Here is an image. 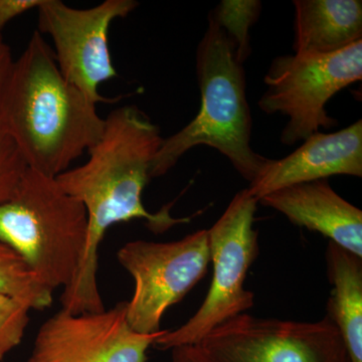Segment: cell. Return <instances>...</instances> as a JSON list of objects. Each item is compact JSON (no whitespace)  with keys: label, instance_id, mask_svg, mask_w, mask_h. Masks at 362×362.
I'll return each instance as SVG.
<instances>
[{"label":"cell","instance_id":"cell-10","mask_svg":"<svg viewBox=\"0 0 362 362\" xmlns=\"http://www.w3.org/2000/svg\"><path fill=\"white\" fill-rule=\"evenodd\" d=\"M163 331L133 330L127 302L94 313L61 309L40 326L26 362H146L147 351Z\"/></svg>","mask_w":362,"mask_h":362},{"label":"cell","instance_id":"cell-12","mask_svg":"<svg viewBox=\"0 0 362 362\" xmlns=\"http://www.w3.org/2000/svg\"><path fill=\"white\" fill-rule=\"evenodd\" d=\"M259 202L282 214L293 225L320 233L362 258V211L340 197L327 180L280 188Z\"/></svg>","mask_w":362,"mask_h":362},{"label":"cell","instance_id":"cell-21","mask_svg":"<svg viewBox=\"0 0 362 362\" xmlns=\"http://www.w3.org/2000/svg\"><path fill=\"white\" fill-rule=\"evenodd\" d=\"M13 64L14 59L11 47L0 37V95L8 81Z\"/></svg>","mask_w":362,"mask_h":362},{"label":"cell","instance_id":"cell-6","mask_svg":"<svg viewBox=\"0 0 362 362\" xmlns=\"http://www.w3.org/2000/svg\"><path fill=\"white\" fill-rule=\"evenodd\" d=\"M362 78V40L331 54H286L274 59L258 101L268 115L288 118L281 142H303L320 129L337 126L326 105L337 93Z\"/></svg>","mask_w":362,"mask_h":362},{"label":"cell","instance_id":"cell-15","mask_svg":"<svg viewBox=\"0 0 362 362\" xmlns=\"http://www.w3.org/2000/svg\"><path fill=\"white\" fill-rule=\"evenodd\" d=\"M52 293L20 255L0 242V295L20 300L32 310L42 311L52 306Z\"/></svg>","mask_w":362,"mask_h":362},{"label":"cell","instance_id":"cell-2","mask_svg":"<svg viewBox=\"0 0 362 362\" xmlns=\"http://www.w3.org/2000/svg\"><path fill=\"white\" fill-rule=\"evenodd\" d=\"M104 128L96 104L63 77L51 45L35 30L0 95V129L28 168L57 177L99 141Z\"/></svg>","mask_w":362,"mask_h":362},{"label":"cell","instance_id":"cell-20","mask_svg":"<svg viewBox=\"0 0 362 362\" xmlns=\"http://www.w3.org/2000/svg\"><path fill=\"white\" fill-rule=\"evenodd\" d=\"M173 362H214L199 344L181 345L171 349Z\"/></svg>","mask_w":362,"mask_h":362},{"label":"cell","instance_id":"cell-3","mask_svg":"<svg viewBox=\"0 0 362 362\" xmlns=\"http://www.w3.org/2000/svg\"><path fill=\"white\" fill-rule=\"evenodd\" d=\"M195 71L201 90L199 110L182 129L163 139L152 163L151 177L166 175L189 150L204 145L220 152L252 183L270 158L252 149L246 71L232 42L211 16L197 45Z\"/></svg>","mask_w":362,"mask_h":362},{"label":"cell","instance_id":"cell-17","mask_svg":"<svg viewBox=\"0 0 362 362\" xmlns=\"http://www.w3.org/2000/svg\"><path fill=\"white\" fill-rule=\"evenodd\" d=\"M30 310L23 301L0 295V362L23 341Z\"/></svg>","mask_w":362,"mask_h":362},{"label":"cell","instance_id":"cell-14","mask_svg":"<svg viewBox=\"0 0 362 362\" xmlns=\"http://www.w3.org/2000/svg\"><path fill=\"white\" fill-rule=\"evenodd\" d=\"M326 265L332 291L327 314L337 325L351 362H362V258L329 242Z\"/></svg>","mask_w":362,"mask_h":362},{"label":"cell","instance_id":"cell-13","mask_svg":"<svg viewBox=\"0 0 362 362\" xmlns=\"http://www.w3.org/2000/svg\"><path fill=\"white\" fill-rule=\"evenodd\" d=\"M296 54H331L362 40L361 0H295Z\"/></svg>","mask_w":362,"mask_h":362},{"label":"cell","instance_id":"cell-16","mask_svg":"<svg viewBox=\"0 0 362 362\" xmlns=\"http://www.w3.org/2000/svg\"><path fill=\"white\" fill-rule=\"evenodd\" d=\"M261 13L262 2L259 0H223L209 13L232 42L235 56L243 65L252 52L250 30Z\"/></svg>","mask_w":362,"mask_h":362},{"label":"cell","instance_id":"cell-19","mask_svg":"<svg viewBox=\"0 0 362 362\" xmlns=\"http://www.w3.org/2000/svg\"><path fill=\"white\" fill-rule=\"evenodd\" d=\"M44 0H0V30L14 18L37 8Z\"/></svg>","mask_w":362,"mask_h":362},{"label":"cell","instance_id":"cell-11","mask_svg":"<svg viewBox=\"0 0 362 362\" xmlns=\"http://www.w3.org/2000/svg\"><path fill=\"white\" fill-rule=\"evenodd\" d=\"M333 175L362 176V120L334 133L317 132L289 156L270 159L247 187L252 197Z\"/></svg>","mask_w":362,"mask_h":362},{"label":"cell","instance_id":"cell-1","mask_svg":"<svg viewBox=\"0 0 362 362\" xmlns=\"http://www.w3.org/2000/svg\"><path fill=\"white\" fill-rule=\"evenodd\" d=\"M162 141L160 129L144 112L131 105L120 107L105 118L103 134L88 150V160L57 176L63 189L84 204L89 226L82 267L62 295L66 308L78 313L104 308L97 283L98 252L112 226L144 220L151 232L161 233L190 221L171 216L170 206L153 214L143 204Z\"/></svg>","mask_w":362,"mask_h":362},{"label":"cell","instance_id":"cell-7","mask_svg":"<svg viewBox=\"0 0 362 362\" xmlns=\"http://www.w3.org/2000/svg\"><path fill=\"white\" fill-rule=\"evenodd\" d=\"M120 265L134 279L127 320L142 334L160 332L162 317L204 277L211 263L207 230L169 243L133 240L117 252Z\"/></svg>","mask_w":362,"mask_h":362},{"label":"cell","instance_id":"cell-4","mask_svg":"<svg viewBox=\"0 0 362 362\" xmlns=\"http://www.w3.org/2000/svg\"><path fill=\"white\" fill-rule=\"evenodd\" d=\"M84 204L56 177L28 168L9 201L0 204V242L20 255L52 292L70 288L88 240Z\"/></svg>","mask_w":362,"mask_h":362},{"label":"cell","instance_id":"cell-18","mask_svg":"<svg viewBox=\"0 0 362 362\" xmlns=\"http://www.w3.org/2000/svg\"><path fill=\"white\" fill-rule=\"evenodd\" d=\"M26 170L28 165L20 150L13 139L0 129V204L13 197Z\"/></svg>","mask_w":362,"mask_h":362},{"label":"cell","instance_id":"cell-8","mask_svg":"<svg viewBox=\"0 0 362 362\" xmlns=\"http://www.w3.org/2000/svg\"><path fill=\"white\" fill-rule=\"evenodd\" d=\"M138 6L135 0H105L78 9L61 0H44L37 7V32L52 37L59 71L94 104L110 102L99 88L118 76L109 47L112 23L127 18Z\"/></svg>","mask_w":362,"mask_h":362},{"label":"cell","instance_id":"cell-5","mask_svg":"<svg viewBox=\"0 0 362 362\" xmlns=\"http://www.w3.org/2000/svg\"><path fill=\"white\" fill-rule=\"evenodd\" d=\"M258 204L247 188L240 190L207 230L214 275L206 299L187 323L173 331L164 330L154 342L156 349L199 344L214 328L254 306V293L245 288V282L259 254L258 232L254 228Z\"/></svg>","mask_w":362,"mask_h":362},{"label":"cell","instance_id":"cell-9","mask_svg":"<svg viewBox=\"0 0 362 362\" xmlns=\"http://www.w3.org/2000/svg\"><path fill=\"white\" fill-rule=\"evenodd\" d=\"M214 362H351L337 325L233 317L199 343Z\"/></svg>","mask_w":362,"mask_h":362}]
</instances>
